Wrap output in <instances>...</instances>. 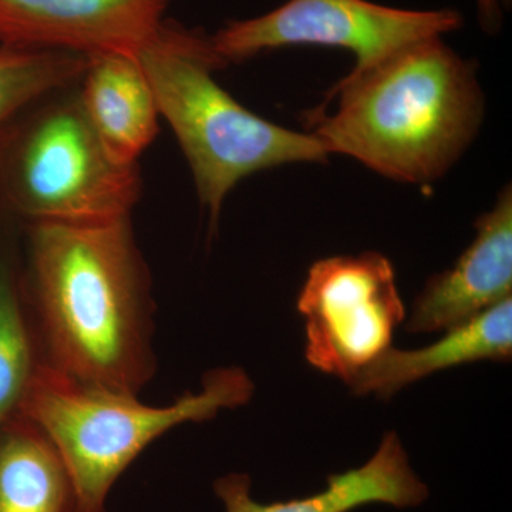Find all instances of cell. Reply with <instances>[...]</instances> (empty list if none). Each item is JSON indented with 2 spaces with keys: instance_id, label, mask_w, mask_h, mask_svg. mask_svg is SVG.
I'll list each match as a JSON object with an SVG mask.
<instances>
[{
  "instance_id": "obj_16",
  "label": "cell",
  "mask_w": 512,
  "mask_h": 512,
  "mask_svg": "<svg viewBox=\"0 0 512 512\" xmlns=\"http://www.w3.org/2000/svg\"><path fill=\"white\" fill-rule=\"evenodd\" d=\"M478 20L487 33H497L503 23V9L510 6L511 0H476Z\"/></svg>"
},
{
  "instance_id": "obj_2",
  "label": "cell",
  "mask_w": 512,
  "mask_h": 512,
  "mask_svg": "<svg viewBox=\"0 0 512 512\" xmlns=\"http://www.w3.org/2000/svg\"><path fill=\"white\" fill-rule=\"evenodd\" d=\"M332 103V113L303 114L308 133L329 156L350 157L396 183L423 187L463 157L485 116L476 64L439 36L350 70L320 106Z\"/></svg>"
},
{
  "instance_id": "obj_6",
  "label": "cell",
  "mask_w": 512,
  "mask_h": 512,
  "mask_svg": "<svg viewBox=\"0 0 512 512\" xmlns=\"http://www.w3.org/2000/svg\"><path fill=\"white\" fill-rule=\"evenodd\" d=\"M463 23L454 9H399L370 0H288L258 18L229 22L211 36V43L225 64L284 47H338L355 55L352 70H360L419 40L456 32Z\"/></svg>"
},
{
  "instance_id": "obj_9",
  "label": "cell",
  "mask_w": 512,
  "mask_h": 512,
  "mask_svg": "<svg viewBox=\"0 0 512 512\" xmlns=\"http://www.w3.org/2000/svg\"><path fill=\"white\" fill-rule=\"evenodd\" d=\"M476 239L447 271L431 276L413 302L410 333L446 332L511 298L512 191L476 222Z\"/></svg>"
},
{
  "instance_id": "obj_1",
  "label": "cell",
  "mask_w": 512,
  "mask_h": 512,
  "mask_svg": "<svg viewBox=\"0 0 512 512\" xmlns=\"http://www.w3.org/2000/svg\"><path fill=\"white\" fill-rule=\"evenodd\" d=\"M28 255L22 288L43 366L138 396L157 360L150 275L130 217L29 224Z\"/></svg>"
},
{
  "instance_id": "obj_10",
  "label": "cell",
  "mask_w": 512,
  "mask_h": 512,
  "mask_svg": "<svg viewBox=\"0 0 512 512\" xmlns=\"http://www.w3.org/2000/svg\"><path fill=\"white\" fill-rule=\"evenodd\" d=\"M251 488V477L244 473H231L214 483L227 512H350L370 504L413 508L426 503L430 494L394 431L384 434L363 466L330 474L325 490L309 497L262 504L252 498Z\"/></svg>"
},
{
  "instance_id": "obj_15",
  "label": "cell",
  "mask_w": 512,
  "mask_h": 512,
  "mask_svg": "<svg viewBox=\"0 0 512 512\" xmlns=\"http://www.w3.org/2000/svg\"><path fill=\"white\" fill-rule=\"evenodd\" d=\"M89 57L69 50H0V134L30 104L80 82Z\"/></svg>"
},
{
  "instance_id": "obj_12",
  "label": "cell",
  "mask_w": 512,
  "mask_h": 512,
  "mask_svg": "<svg viewBox=\"0 0 512 512\" xmlns=\"http://www.w3.org/2000/svg\"><path fill=\"white\" fill-rule=\"evenodd\" d=\"M80 82V103L104 146L120 163L137 164L157 136L160 111L136 57L89 56Z\"/></svg>"
},
{
  "instance_id": "obj_8",
  "label": "cell",
  "mask_w": 512,
  "mask_h": 512,
  "mask_svg": "<svg viewBox=\"0 0 512 512\" xmlns=\"http://www.w3.org/2000/svg\"><path fill=\"white\" fill-rule=\"evenodd\" d=\"M170 0H0V42L13 49L136 57Z\"/></svg>"
},
{
  "instance_id": "obj_11",
  "label": "cell",
  "mask_w": 512,
  "mask_h": 512,
  "mask_svg": "<svg viewBox=\"0 0 512 512\" xmlns=\"http://www.w3.org/2000/svg\"><path fill=\"white\" fill-rule=\"evenodd\" d=\"M512 357V299L498 303L476 318L446 330L426 348H389L363 367L348 383L356 396L376 394L387 400L409 384L443 370L480 362H510Z\"/></svg>"
},
{
  "instance_id": "obj_13",
  "label": "cell",
  "mask_w": 512,
  "mask_h": 512,
  "mask_svg": "<svg viewBox=\"0 0 512 512\" xmlns=\"http://www.w3.org/2000/svg\"><path fill=\"white\" fill-rule=\"evenodd\" d=\"M0 512H90L55 444L20 413L0 429Z\"/></svg>"
},
{
  "instance_id": "obj_4",
  "label": "cell",
  "mask_w": 512,
  "mask_h": 512,
  "mask_svg": "<svg viewBox=\"0 0 512 512\" xmlns=\"http://www.w3.org/2000/svg\"><path fill=\"white\" fill-rule=\"evenodd\" d=\"M255 384L241 367H220L201 392L168 406H147L137 394L90 386L40 366L19 412L52 440L90 512H107L111 488L151 443L184 423H204L252 399Z\"/></svg>"
},
{
  "instance_id": "obj_14",
  "label": "cell",
  "mask_w": 512,
  "mask_h": 512,
  "mask_svg": "<svg viewBox=\"0 0 512 512\" xmlns=\"http://www.w3.org/2000/svg\"><path fill=\"white\" fill-rule=\"evenodd\" d=\"M42 353L12 262L0 255V429L18 414Z\"/></svg>"
},
{
  "instance_id": "obj_3",
  "label": "cell",
  "mask_w": 512,
  "mask_h": 512,
  "mask_svg": "<svg viewBox=\"0 0 512 512\" xmlns=\"http://www.w3.org/2000/svg\"><path fill=\"white\" fill-rule=\"evenodd\" d=\"M136 59L190 164L211 231L229 192L249 175L328 161L319 138L256 116L222 89L214 72L227 64L211 36L163 23Z\"/></svg>"
},
{
  "instance_id": "obj_5",
  "label": "cell",
  "mask_w": 512,
  "mask_h": 512,
  "mask_svg": "<svg viewBox=\"0 0 512 512\" xmlns=\"http://www.w3.org/2000/svg\"><path fill=\"white\" fill-rule=\"evenodd\" d=\"M67 89L47 94L0 134V201L29 224L130 217L141 192L138 164L111 156L79 92Z\"/></svg>"
},
{
  "instance_id": "obj_7",
  "label": "cell",
  "mask_w": 512,
  "mask_h": 512,
  "mask_svg": "<svg viewBox=\"0 0 512 512\" xmlns=\"http://www.w3.org/2000/svg\"><path fill=\"white\" fill-rule=\"evenodd\" d=\"M296 308L305 318L309 365L346 384L392 348L394 332L406 318L396 269L375 251L316 261Z\"/></svg>"
}]
</instances>
